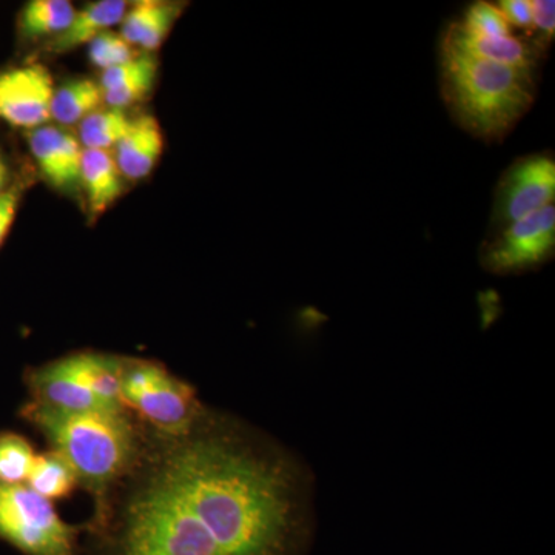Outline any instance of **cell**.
<instances>
[{"instance_id":"obj_6","label":"cell","mask_w":555,"mask_h":555,"mask_svg":"<svg viewBox=\"0 0 555 555\" xmlns=\"http://www.w3.org/2000/svg\"><path fill=\"white\" fill-rule=\"evenodd\" d=\"M0 537L27 555H76V532L50 500L0 481Z\"/></svg>"},{"instance_id":"obj_21","label":"cell","mask_w":555,"mask_h":555,"mask_svg":"<svg viewBox=\"0 0 555 555\" xmlns=\"http://www.w3.org/2000/svg\"><path fill=\"white\" fill-rule=\"evenodd\" d=\"M131 118L124 109L101 108L79 124V141L83 149L112 152L130 129Z\"/></svg>"},{"instance_id":"obj_7","label":"cell","mask_w":555,"mask_h":555,"mask_svg":"<svg viewBox=\"0 0 555 555\" xmlns=\"http://www.w3.org/2000/svg\"><path fill=\"white\" fill-rule=\"evenodd\" d=\"M555 251V206L489 233L480 248V264L495 275H517L539 269Z\"/></svg>"},{"instance_id":"obj_5","label":"cell","mask_w":555,"mask_h":555,"mask_svg":"<svg viewBox=\"0 0 555 555\" xmlns=\"http://www.w3.org/2000/svg\"><path fill=\"white\" fill-rule=\"evenodd\" d=\"M122 403L169 436H185L198 422V400L192 387L149 361H126Z\"/></svg>"},{"instance_id":"obj_4","label":"cell","mask_w":555,"mask_h":555,"mask_svg":"<svg viewBox=\"0 0 555 555\" xmlns=\"http://www.w3.org/2000/svg\"><path fill=\"white\" fill-rule=\"evenodd\" d=\"M113 555H221L160 463L131 496Z\"/></svg>"},{"instance_id":"obj_24","label":"cell","mask_w":555,"mask_h":555,"mask_svg":"<svg viewBox=\"0 0 555 555\" xmlns=\"http://www.w3.org/2000/svg\"><path fill=\"white\" fill-rule=\"evenodd\" d=\"M463 28L477 36L502 38L513 35L502 10L494 3L476 2L466 10L465 16L459 21Z\"/></svg>"},{"instance_id":"obj_29","label":"cell","mask_w":555,"mask_h":555,"mask_svg":"<svg viewBox=\"0 0 555 555\" xmlns=\"http://www.w3.org/2000/svg\"><path fill=\"white\" fill-rule=\"evenodd\" d=\"M7 178H9V169H7L5 160L0 153V195L5 192Z\"/></svg>"},{"instance_id":"obj_28","label":"cell","mask_w":555,"mask_h":555,"mask_svg":"<svg viewBox=\"0 0 555 555\" xmlns=\"http://www.w3.org/2000/svg\"><path fill=\"white\" fill-rule=\"evenodd\" d=\"M17 207H20V193L11 189L0 195V244L9 235L11 225L16 219Z\"/></svg>"},{"instance_id":"obj_1","label":"cell","mask_w":555,"mask_h":555,"mask_svg":"<svg viewBox=\"0 0 555 555\" xmlns=\"http://www.w3.org/2000/svg\"><path fill=\"white\" fill-rule=\"evenodd\" d=\"M163 465L221 555H288L308 505L301 467L235 427H193Z\"/></svg>"},{"instance_id":"obj_22","label":"cell","mask_w":555,"mask_h":555,"mask_svg":"<svg viewBox=\"0 0 555 555\" xmlns=\"http://www.w3.org/2000/svg\"><path fill=\"white\" fill-rule=\"evenodd\" d=\"M35 456V451L24 437L16 434H2L0 436V481L7 485L25 483Z\"/></svg>"},{"instance_id":"obj_3","label":"cell","mask_w":555,"mask_h":555,"mask_svg":"<svg viewBox=\"0 0 555 555\" xmlns=\"http://www.w3.org/2000/svg\"><path fill=\"white\" fill-rule=\"evenodd\" d=\"M27 416L94 494L104 495L134 465L138 436L124 411L65 412L33 403Z\"/></svg>"},{"instance_id":"obj_16","label":"cell","mask_w":555,"mask_h":555,"mask_svg":"<svg viewBox=\"0 0 555 555\" xmlns=\"http://www.w3.org/2000/svg\"><path fill=\"white\" fill-rule=\"evenodd\" d=\"M79 185L93 217L105 214L122 195L124 177L112 152L83 149Z\"/></svg>"},{"instance_id":"obj_18","label":"cell","mask_w":555,"mask_h":555,"mask_svg":"<svg viewBox=\"0 0 555 555\" xmlns=\"http://www.w3.org/2000/svg\"><path fill=\"white\" fill-rule=\"evenodd\" d=\"M104 104L100 82L90 78L68 80L54 90L51 119L57 127L79 126Z\"/></svg>"},{"instance_id":"obj_20","label":"cell","mask_w":555,"mask_h":555,"mask_svg":"<svg viewBox=\"0 0 555 555\" xmlns=\"http://www.w3.org/2000/svg\"><path fill=\"white\" fill-rule=\"evenodd\" d=\"M75 5L68 0H31L21 13V31L25 38H56L75 16Z\"/></svg>"},{"instance_id":"obj_2","label":"cell","mask_w":555,"mask_h":555,"mask_svg":"<svg viewBox=\"0 0 555 555\" xmlns=\"http://www.w3.org/2000/svg\"><path fill=\"white\" fill-rule=\"evenodd\" d=\"M441 98L460 129L485 142L503 141L532 108L537 78L441 49Z\"/></svg>"},{"instance_id":"obj_26","label":"cell","mask_w":555,"mask_h":555,"mask_svg":"<svg viewBox=\"0 0 555 555\" xmlns=\"http://www.w3.org/2000/svg\"><path fill=\"white\" fill-rule=\"evenodd\" d=\"M531 3V30L526 39L531 40L537 49L546 53L555 36V3L553 0H529Z\"/></svg>"},{"instance_id":"obj_27","label":"cell","mask_w":555,"mask_h":555,"mask_svg":"<svg viewBox=\"0 0 555 555\" xmlns=\"http://www.w3.org/2000/svg\"><path fill=\"white\" fill-rule=\"evenodd\" d=\"M496 7L502 10L503 16H505L511 28H518V30H524L528 35L532 22L529 0H503Z\"/></svg>"},{"instance_id":"obj_14","label":"cell","mask_w":555,"mask_h":555,"mask_svg":"<svg viewBox=\"0 0 555 555\" xmlns=\"http://www.w3.org/2000/svg\"><path fill=\"white\" fill-rule=\"evenodd\" d=\"M182 7L160 0H139L129 5L119 24V35L130 46L147 53L158 50L167 39Z\"/></svg>"},{"instance_id":"obj_23","label":"cell","mask_w":555,"mask_h":555,"mask_svg":"<svg viewBox=\"0 0 555 555\" xmlns=\"http://www.w3.org/2000/svg\"><path fill=\"white\" fill-rule=\"evenodd\" d=\"M137 56L133 46H130L119 33L112 30L102 33L96 39L91 40L89 46V60L102 72L126 64Z\"/></svg>"},{"instance_id":"obj_15","label":"cell","mask_w":555,"mask_h":555,"mask_svg":"<svg viewBox=\"0 0 555 555\" xmlns=\"http://www.w3.org/2000/svg\"><path fill=\"white\" fill-rule=\"evenodd\" d=\"M129 5L130 3L124 0H98L87 3L83 9L75 11L68 27L50 40L49 50L51 53L62 54L78 47L90 46L91 40L122 22Z\"/></svg>"},{"instance_id":"obj_12","label":"cell","mask_w":555,"mask_h":555,"mask_svg":"<svg viewBox=\"0 0 555 555\" xmlns=\"http://www.w3.org/2000/svg\"><path fill=\"white\" fill-rule=\"evenodd\" d=\"M35 403L65 412L109 411L80 383L69 357L33 372Z\"/></svg>"},{"instance_id":"obj_19","label":"cell","mask_w":555,"mask_h":555,"mask_svg":"<svg viewBox=\"0 0 555 555\" xmlns=\"http://www.w3.org/2000/svg\"><path fill=\"white\" fill-rule=\"evenodd\" d=\"M78 481V476L67 460L51 449L46 454L35 456L25 485L36 494L54 502L72 494Z\"/></svg>"},{"instance_id":"obj_17","label":"cell","mask_w":555,"mask_h":555,"mask_svg":"<svg viewBox=\"0 0 555 555\" xmlns=\"http://www.w3.org/2000/svg\"><path fill=\"white\" fill-rule=\"evenodd\" d=\"M73 369L83 386L109 411H124L122 374L126 361L102 353L69 356Z\"/></svg>"},{"instance_id":"obj_25","label":"cell","mask_w":555,"mask_h":555,"mask_svg":"<svg viewBox=\"0 0 555 555\" xmlns=\"http://www.w3.org/2000/svg\"><path fill=\"white\" fill-rule=\"evenodd\" d=\"M156 73H158V62L153 64L152 67L144 69V72L139 73L134 78L127 80L118 89L105 91L104 104H107L109 108L126 109L130 105L144 100L153 89Z\"/></svg>"},{"instance_id":"obj_11","label":"cell","mask_w":555,"mask_h":555,"mask_svg":"<svg viewBox=\"0 0 555 555\" xmlns=\"http://www.w3.org/2000/svg\"><path fill=\"white\" fill-rule=\"evenodd\" d=\"M33 159L43 178L57 190L78 188L83 147L76 134L57 126H43L28 134Z\"/></svg>"},{"instance_id":"obj_8","label":"cell","mask_w":555,"mask_h":555,"mask_svg":"<svg viewBox=\"0 0 555 555\" xmlns=\"http://www.w3.org/2000/svg\"><path fill=\"white\" fill-rule=\"evenodd\" d=\"M554 199L553 153L520 156L503 171L496 182L489 233L553 206Z\"/></svg>"},{"instance_id":"obj_13","label":"cell","mask_w":555,"mask_h":555,"mask_svg":"<svg viewBox=\"0 0 555 555\" xmlns=\"http://www.w3.org/2000/svg\"><path fill=\"white\" fill-rule=\"evenodd\" d=\"M164 152V133L152 115L131 118L130 129L113 150L124 179L139 181L152 173Z\"/></svg>"},{"instance_id":"obj_9","label":"cell","mask_w":555,"mask_h":555,"mask_svg":"<svg viewBox=\"0 0 555 555\" xmlns=\"http://www.w3.org/2000/svg\"><path fill=\"white\" fill-rule=\"evenodd\" d=\"M54 90L53 76L43 65L5 69L0 73V120L30 131L49 126Z\"/></svg>"},{"instance_id":"obj_10","label":"cell","mask_w":555,"mask_h":555,"mask_svg":"<svg viewBox=\"0 0 555 555\" xmlns=\"http://www.w3.org/2000/svg\"><path fill=\"white\" fill-rule=\"evenodd\" d=\"M441 49L505 65V67L526 73L532 78H537L540 61L545 56V53L537 49L531 40L517 38L514 35L502 36V38L477 36L463 28L459 21L449 25Z\"/></svg>"}]
</instances>
